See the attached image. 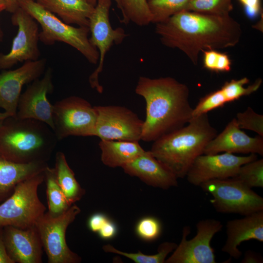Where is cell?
I'll use <instances>...</instances> for the list:
<instances>
[{
  "mask_svg": "<svg viewBox=\"0 0 263 263\" xmlns=\"http://www.w3.org/2000/svg\"><path fill=\"white\" fill-rule=\"evenodd\" d=\"M161 43L178 49L194 64L200 52L234 47L242 34L240 24L230 15L183 10L155 24Z\"/></svg>",
  "mask_w": 263,
  "mask_h": 263,
  "instance_id": "obj_1",
  "label": "cell"
},
{
  "mask_svg": "<svg viewBox=\"0 0 263 263\" xmlns=\"http://www.w3.org/2000/svg\"><path fill=\"white\" fill-rule=\"evenodd\" d=\"M135 92L144 98L146 105L141 140L153 142L184 127L193 117L189 89L174 78L141 76Z\"/></svg>",
  "mask_w": 263,
  "mask_h": 263,
  "instance_id": "obj_2",
  "label": "cell"
},
{
  "mask_svg": "<svg viewBox=\"0 0 263 263\" xmlns=\"http://www.w3.org/2000/svg\"><path fill=\"white\" fill-rule=\"evenodd\" d=\"M217 133L207 113L203 114L193 117L187 126L153 141L150 151L177 179L183 178Z\"/></svg>",
  "mask_w": 263,
  "mask_h": 263,
  "instance_id": "obj_3",
  "label": "cell"
},
{
  "mask_svg": "<svg viewBox=\"0 0 263 263\" xmlns=\"http://www.w3.org/2000/svg\"><path fill=\"white\" fill-rule=\"evenodd\" d=\"M57 140L45 123L9 116L0 126V156L17 163L46 162Z\"/></svg>",
  "mask_w": 263,
  "mask_h": 263,
  "instance_id": "obj_4",
  "label": "cell"
},
{
  "mask_svg": "<svg viewBox=\"0 0 263 263\" xmlns=\"http://www.w3.org/2000/svg\"><path fill=\"white\" fill-rule=\"evenodd\" d=\"M19 6L40 25L39 38L44 44L64 42L77 50L90 63H98L99 53L90 42L89 27H75L65 23L35 0H20Z\"/></svg>",
  "mask_w": 263,
  "mask_h": 263,
  "instance_id": "obj_5",
  "label": "cell"
},
{
  "mask_svg": "<svg viewBox=\"0 0 263 263\" xmlns=\"http://www.w3.org/2000/svg\"><path fill=\"white\" fill-rule=\"evenodd\" d=\"M44 179V170L15 187L11 195L0 204V226L27 228L35 226L46 210L38 194V187Z\"/></svg>",
  "mask_w": 263,
  "mask_h": 263,
  "instance_id": "obj_6",
  "label": "cell"
},
{
  "mask_svg": "<svg viewBox=\"0 0 263 263\" xmlns=\"http://www.w3.org/2000/svg\"><path fill=\"white\" fill-rule=\"evenodd\" d=\"M211 195L216 211L243 216L263 210V198L233 178L207 181L199 186Z\"/></svg>",
  "mask_w": 263,
  "mask_h": 263,
  "instance_id": "obj_7",
  "label": "cell"
},
{
  "mask_svg": "<svg viewBox=\"0 0 263 263\" xmlns=\"http://www.w3.org/2000/svg\"><path fill=\"white\" fill-rule=\"evenodd\" d=\"M81 210L76 205L57 215L45 213L35 226L49 263H78L80 257L68 247L66 231Z\"/></svg>",
  "mask_w": 263,
  "mask_h": 263,
  "instance_id": "obj_8",
  "label": "cell"
},
{
  "mask_svg": "<svg viewBox=\"0 0 263 263\" xmlns=\"http://www.w3.org/2000/svg\"><path fill=\"white\" fill-rule=\"evenodd\" d=\"M96 117L94 106L79 96L67 97L53 105V132L58 140L70 136H95Z\"/></svg>",
  "mask_w": 263,
  "mask_h": 263,
  "instance_id": "obj_9",
  "label": "cell"
},
{
  "mask_svg": "<svg viewBox=\"0 0 263 263\" xmlns=\"http://www.w3.org/2000/svg\"><path fill=\"white\" fill-rule=\"evenodd\" d=\"M111 4L112 0H97L89 19V40L98 51L99 58L96 68L89 77V82L91 87L99 93L103 90L98 76L103 70L106 54L113 45L121 43L128 36L122 27L113 29L112 27L109 18Z\"/></svg>",
  "mask_w": 263,
  "mask_h": 263,
  "instance_id": "obj_10",
  "label": "cell"
},
{
  "mask_svg": "<svg viewBox=\"0 0 263 263\" xmlns=\"http://www.w3.org/2000/svg\"><path fill=\"white\" fill-rule=\"evenodd\" d=\"M196 226V234L190 240H187L190 232V227H184L180 244L166 260L165 263H216L211 242L223 225L219 220L208 218L199 221Z\"/></svg>",
  "mask_w": 263,
  "mask_h": 263,
  "instance_id": "obj_11",
  "label": "cell"
},
{
  "mask_svg": "<svg viewBox=\"0 0 263 263\" xmlns=\"http://www.w3.org/2000/svg\"><path fill=\"white\" fill-rule=\"evenodd\" d=\"M97 117L95 136L100 140L139 142L144 121L136 113L123 106H94Z\"/></svg>",
  "mask_w": 263,
  "mask_h": 263,
  "instance_id": "obj_12",
  "label": "cell"
},
{
  "mask_svg": "<svg viewBox=\"0 0 263 263\" xmlns=\"http://www.w3.org/2000/svg\"><path fill=\"white\" fill-rule=\"evenodd\" d=\"M11 22L18 27L10 51L0 53V71L9 69L19 62L39 59V30L38 22L21 7L12 13Z\"/></svg>",
  "mask_w": 263,
  "mask_h": 263,
  "instance_id": "obj_13",
  "label": "cell"
},
{
  "mask_svg": "<svg viewBox=\"0 0 263 263\" xmlns=\"http://www.w3.org/2000/svg\"><path fill=\"white\" fill-rule=\"evenodd\" d=\"M258 158L257 154L237 156L233 153L205 154L199 156L188 169L186 177L194 186L207 181L234 177L240 167Z\"/></svg>",
  "mask_w": 263,
  "mask_h": 263,
  "instance_id": "obj_14",
  "label": "cell"
},
{
  "mask_svg": "<svg viewBox=\"0 0 263 263\" xmlns=\"http://www.w3.org/2000/svg\"><path fill=\"white\" fill-rule=\"evenodd\" d=\"M53 89V70L48 68L41 78L33 81L21 94L16 117L39 120L53 131V105L47 98V94L52 93Z\"/></svg>",
  "mask_w": 263,
  "mask_h": 263,
  "instance_id": "obj_15",
  "label": "cell"
},
{
  "mask_svg": "<svg viewBox=\"0 0 263 263\" xmlns=\"http://www.w3.org/2000/svg\"><path fill=\"white\" fill-rule=\"evenodd\" d=\"M45 58L24 62L14 70L0 73V108L11 116H16L18 101L23 86L32 82L44 73Z\"/></svg>",
  "mask_w": 263,
  "mask_h": 263,
  "instance_id": "obj_16",
  "label": "cell"
},
{
  "mask_svg": "<svg viewBox=\"0 0 263 263\" xmlns=\"http://www.w3.org/2000/svg\"><path fill=\"white\" fill-rule=\"evenodd\" d=\"M221 152L263 156V137L259 135L254 137L249 136L241 130L234 118L220 133L209 142L204 154H215Z\"/></svg>",
  "mask_w": 263,
  "mask_h": 263,
  "instance_id": "obj_17",
  "label": "cell"
},
{
  "mask_svg": "<svg viewBox=\"0 0 263 263\" xmlns=\"http://www.w3.org/2000/svg\"><path fill=\"white\" fill-rule=\"evenodd\" d=\"M3 238L7 252L14 263L41 262V242L35 226L20 228L3 227Z\"/></svg>",
  "mask_w": 263,
  "mask_h": 263,
  "instance_id": "obj_18",
  "label": "cell"
},
{
  "mask_svg": "<svg viewBox=\"0 0 263 263\" xmlns=\"http://www.w3.org/2000/svg\"><path fill=\"white\" fill-rule=\"evenodd\" d=\"M121 168L126 174L138 177L145 184L154 188L167 189L178 186L176 177L150 150H145Z\"/></svg>",
  "mask_w": 263,
  "mask_h": 263,
  "instance_id": "obj_19",
  "label": "cell"
},
{
  "mask_svg": "<svg viewBox=\"0 0 263 263\" xmlns=\"http://www.w3.org/2000/svg\"><path fill=\"white\" fill-rule=\"evenodd\" d=\"M226 234L222 251L231 258L239 259L242 252L238 246L242 243L251 240L263 242V210L227 221Z\"/></svg>",
  "mask_w": 263,
  "mask_h": 263,
  "instance_id": "obj_20",
  "label": "cell"
},
{
  "mask_svg": "<svg viewBox=\"0 0 263 263\" xmlns=\"http://www.w3.org/2000/svg\"><path fill=\"white\" fill-rule=\"evenodd\" d=\"M46 162L17 163L0 156V202L6 199L20 182L45 169Z\"/></svg>",
  "mask_w": 263,
  "mask_h": 263,
  "instance_id": "obj_21",
  "label": "cell"
},
{
  "mask_svg": "<svg viewBox=\"0 0 263 263\" xmlns=\"http://www.w3.org/2000/svg\"><path fill=\"white\" fill-rule=\"evenodd\" d=\"M68 24L89 27L94 6L86 0H35Z\"/></svg>",
  "mask_w": 263,
  "mask_h": 263,
  "instance_id": "obj_22",
  "label": "cell"
},
{
  "mask_svg": "<svg viewBox=\"0 0 263 263\" xmlns=\"http://www.w3.org/2000/svg\"><path fill=\"white\" fill-rule=\"evenodd\" d=\"M249 82V80L246 77L225 82L221 88L205 95L206 105L212 110L222 107L227 103L256 92L261 87L263 81L259 78L253 84L245 87L244 85Z\"/></svg>",
  "mask_w": 263,
  "mask_h": 263,
  "instance_id": "obj_23",
  "label": "cell"
},
{
  "mask_svg": "<svg viewBox=\"0 0 263 263\" xmlns=\"http://www.w3.org/2000/svg\"><path fill=\"white\" fill-rule=\"evenodd\" d=\"M98 145L101 151L102 162L113 168H121L145 150L139 142L135 141L100 140Z\"/></svg>",
  "mask_w": 263,
  "mask_h": 263,
  "instance_id": "obj_24",
  "label": "cell"
},
{
  "mask_svg": "<svg viewBox=\"0 0 263 263\" xmlns=\"http://www.w3.org/2000/svg\"><path fill=\"white\" fill-rule=\"evenodd\" d=\"M55 169L57 183L68 203L72 205L80 200L85 194V190L77 181L62 152L58 151L56 154Z\"/></svg>",
  "mask_w": 263,
  "mask_h": 263,
  "instance_id": "obj_25",
  "label": "cell"
},
{
  "mask_svg": "<svg viewBox=\"0 0 263 263\" xmlns=\"http://www.w3.org/2000/svg\"><path fill=\"white\" fill-rule=\"evenodd\" d=\"M117 7L121 10V22L128 24L130 21L139 26L149 25L152 22V15L147 0H118Z\"/></svg>",
  "mask_w": 263,
  "mask_h": 263,
  "instance_id": "obj_26",
  "label": "cell"
},
{
  "mask_svg": "<svg viewBox=\"0 0 263 263\" xmlns=\"http://www.w3.org/2000/svg\"><path fill=\"white\" fill-rule=\"evenodd\" d=\"M48 212L52 215L60 214L71 206L57 183L55 168L46 167L44 170Z\"/></svg>",
  "mask_w": 263,
  "mask_h": 263,
  "instance_id": "obj_27",
  "label": "cell"
},
{
  "mask_svg": "<svg viewBox=\"0 0 263 263\" xmlns=\"http://www.w3.org/2000/svg\"><path fill=\"white\" fill-rule=\"evenodd\" d=\"M177 244L173 242H165L161 244L157 249V253L153 255H146L140 251L137 253L123 252L107 244L103 246L107 253H114L129 258L136 263H165L168 255L176 247Z\"/></svg>",
  "mask_w": 263,
  "mask_h": 263,
  "instance_id": "obj_28",
  "label": "cell"
},
{
  "mask_svg": "<svg viewBox=\"0 0 263 263\" xmlns=\"http://www.w3.org/2000/svg\"><path fill=\"white\" fill-rule=\"evenodd\" d=\"M191 0H147L152 22L157 23L183 10Z\"/></svg>",
  "mask_w": 263,
  "mask_h": 263,
  "instance_id": "obj_29",
  "label": "cell"
},
{
  "mask_svg": "<svg viewBox=\"0 0 263 263\" xmlns=\"http://www.w3.org/2000/svg\"><path fill=\"white\" fill-rule=\"evenodd\" d=\"M244 186L263 188V159H256L241 166L236 175L231 177Z\"/></svg>",
  "mask_w": 263,
  "mask_h": 263,
  "instance_id": "obj_30",
  "label": "cell"
},
{
  "mask_svg": "<svg viewBox=\"0 0 263 263\" xmlns=\"http://www.w3.org/2000/svg\"><path fill=\"white\" fill-rule=\"evenodd\" d=\"M232 0H191L185 10L219 16L229 15Z\"/></svg>",
  "mask_w": 263,
  "mask_h": 263,
  "instance_id": "obj_31",
  "label": "cell"
},
{
  "mask_svg": "<svg viewBox=\"0 0 263 263\" xmlns=\"http://www.w3.org/2000/svg\"><path fill=\"white\" fill-rule=\"evenodd\" d=\"M203 52V66L207 70L215 73L229 72L231 69V60L229 56L217 50H205Z\"/></svg>",
  "mask_w": 263,
  "mask_h": 263,
  "instance_id": "obj_32",
  "label": "cell"
},
{
  "mask_svg": "<svg viewBox=\"0 0 263 263\" xmlns=\"http://www.w3.org/2000/svg\"><path fill=\"white\" fill-rule=\"evenodd\" d=\"M162 225L160 221L152 216L140 219L135 226V232L141 239L150 242L158 239L161 235Z\"/></svg>",
  "mask_w": 263,
  "mask_h": 263,
  "instance_id": "obj_33",
  "label": "cell"
},
{
  "mask_svg": "<svg viewBox=\"0 0 263 263\" xmlns=\"http://www.w3.org/2000/svg\"><path fill=\"white\" fill-rule=\"evenodd\" d=\"M235 119L241 129L252 131L263 137V115L255 112L250 107L237 113Z\"/></svg>",
  "mask_w": 263,
  "mask_h": 263,
  "instance_id": "obj_34",
  "label": "cell"
},
{
  "mask_svg": "<svg viewBox=\"0 0 263 263\" xmlns=\"http://www.w3.org/2000/svg\"><path fill=\"white\" fill-rule=\"evenodd\" d=\"M243 6L245 13L250 19L256 18L261 12V0H238Z\"/></svg>",
  "mask_w": 263,
  "mask_h": 263,
  "instance_id": "obj_35",
  "label": "cell"
},
{
  "mask_svg": "<svg viewBox=\"0 0 263 263\" xmlns=\"http://www.w3.org/2000/svg\"><path fill=\"white\" fill-rule=\"evenodd\" d=\"M109 218L104 214L96 213L91 215L88 221V226L90 230L98 232Z\"/></svg>",
  "mask_w": 263,
  "mask_h": 263,
  "instance_id": "obj_36",
  "label": "cell"
},
{
  "mask_svg": "<svg viewBox=\"0 0 263 263\" xmlns=\"http://www.w3.org/2000/svg\"><path fill=\"white\" fill-rule=\"evenodd\" d=\"M117 232V228L115 224L109 219L97 233L101 239L109 240L114 237Z\"/></svg>",
  "mask_w": 263,
  "mask_h": 263,
  "instance_id": "obj_37",
  "label": "cell"
},
{
  "mask_svg": "<svg viewBox=\"0 0 263 263\" xmlns=\"http://www.w3.org/2000/svg\"><path fill=\"white\" fill-rule=\"evenodd\" d=\"M1 227L0 226V263H15L7 252Z\"/></svg>",
  "mask_w": 263,
  "mask_h": 263,
  "instance_id": "obj_38",
  "label": "cell"
},
{
  "mask_svg": "<svg viewBox=\"0 0 263 263\" xmlns=\"http://www.w3.org/2000/svg\"><path fill=\"white\" fill-rule=\"evenodd\" d=\"M241 262L242 263H263V258L258 254L249 250L245 252Z\"/></svg>",
  "mask_w": 263,
  "mask_h": 263,
  "instance_id": "obj_39",
  "label": "cell"
},
{
  "mask_svg": "<svg viewBox=\"0 0 263 263\" xmlns=\"http://www.w3.org/2000/svg\"><path fill=\"white\" fill-rule=\"evenodd\" d=\"M6 6V11L13 13L18 8L20 7L19 2L20 0H4Z\"/></svg>",
  "mask_w": 263,
  "mask_h": 263,
  "instance_id": "obj_40",
  "label": "cell"
},
{
  "mask_svg": "<svg viewBox=\"0 0 263 263\" xmlns=\"http://www.w3.org/2000/svg\"><path fill=\"white\" fill-rule=\"evenodd\" d=\"M9 116H11V115L5 112L3 113L0 112V126L1 125L4 120Z\"/></svg>",
  "mask_w": 263,
  "mask_h": 263,
  "instance_id": "obj_41",
  "label": "cell"
},
{
  "mask_svg": "<svg viewBox=\"0 0 263 263\" xmlns=\"http://www.w3.org/2000/svg\"><path fill=\"white\" fill-rule=\"evenodd\" d=\"M6 6L4 0H0V13L4 10L6 11Z\"/></svg>",
  "mask_w": 263,
  "mask_h": 263,
  "instance_id": "obj_42",
  "label": "cell"
},
{
  "mask_svg": "<svg viewBox=\"0 0 263 263\" xmlns=\"http://www.w3.org/2000/svg\"><path fill=\"white\" fill-rule=\"evenodd\" d=\"M90 4H91V5H93L94 6H95L96 3H97V0H86ZM114 0L116 3V4H117V6H118V4H119V2H118V0Z\"/></svg>",
  "mask_w": 263,
  "mask_h": 263,
  "instance_id": "obj_43",
  "label": "cell"
},
{
  "mask_svg": "<svg viewBox=\"0 0 263 263\" xmlns=\"http://www.w3.org/2000/svg\"><path fill=\"white\" fill-rule=\"evenodd\" d=\"M3 31L2 30L0 22V43L2 41L3 38Z\"/></svg>",
  "mask_w": 263,
  "mask_h": 263,
  "instance_id": "obj_44",
  "label": "cell"
}]
</instances>
